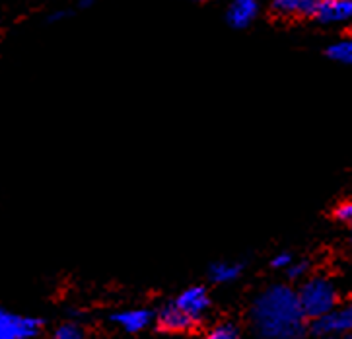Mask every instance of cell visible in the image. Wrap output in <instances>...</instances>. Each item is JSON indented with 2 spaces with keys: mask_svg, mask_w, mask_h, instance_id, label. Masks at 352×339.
<instances>
[{
  "mask_svg": "<svg viewBox=\"0 0 352 339\" xmlns=\"http://www.w3.org/2000/svg\"><path fill=\"white\" fill-rule=\"evenodd\" d=\"M150 320H152V314L148 310H142V308L125 310V312H119L113 316V322H117L129 333H137L140 329H144L150 324Z\"/></svg>",
  "mask_w": 352,
  "mask_h": 339,
  "instance_id": "30bf717a",
  "label": "cell"
},
{
  "mask_svg": "<svg viewBox=\"0 0 352 339\" xmlns=\"http://www.w3.org/2000/svg\"><path fill=\"white\" fill-rule=\"evenodd\" d=\"M319 0H274V14L283 18H302V16H314L318 8Z\"/></svg>",
  "mask_w": 352,
  "mask_h": 339,
  "instance_id": "9c48e42d",
  "label": "cell"
},
{
  "mask_svg": "<svg viewBox=\"0 0 352 339\" xmlns=\"http://www.w3.org/2000/svg\"><path fill=\"white\" fill-rule=\"evenodd\" d=\"M352 328V308L344 306V308H333L329 312L321 314V316L314 318V326L311 331L316 336H342Z\"/></svg>",
  "mask_w": 352,
  "mask_h": 339,
  "instance_id": "3957f363",
  "label": "cell"
},
{
  "mask_svg": "<svg viewBox=\"0 0 352 339\" xmlns=\"http://www.w3.org/2000/svg\"><path fill=\"white\" fill-rule=\"evenodd\" d=\"M251 324L259 339H302L306 333L298 294L286 285H274L255 300Z\"/></svg>",
  "mask_w": 352,
  "mask_h": 339,
  "instance_id": "6da1fadb",
  "label": "cell"
},
{
  "mask_svg": "<svg viewBox=\"0 0 352 339\" xmlns=\"http://www.w3.org/2000/svg\"><path fill=\"white\" fill-rule=\"evenodd\" d=\"M160 328L166 331H185V329L193 328V320L183 312L182 308H177L175 302L164 306L158 312Z\"/></svg>",
  "mask_w": 352,
  "mask_h": 339,
  "instance_id": "ba28073f",
  "label": "cell"
},
{
  "mask_svg": "<svg viewBox=\"0 0 352 339\" xmlns=\"http://www.w3.org/2000/svg\"><path fill=\"white\" fill-rule=\"evenodd\" d=\"M296 294H298V302H300L304 316L311 318V320L333 310L337 306V300H339L335 282L331 281L329 277H323V275L307 279Z\"/></svg>",
  "mask_w": 352,
  "mask_h": 339,
  "instance_id": "7a4b0ae2",
  "label": "cell"
},
{
  "mask_svg": "<svg viewBox=\"0 0 352 339\" xmlns=\"http://www.w3.org/2000/svg\"><path fill=\"white\" fill-rule=\"evenodd\" d=\"M327 56L337 61V63H342V65H351L352 61V41L351 39H341L337 43L327 49Z\"/></svg>",
  "mask_w": 352,
  "mask_h": 339,
  "instance_id": "7c38bea8",
  "label": "cell"
},
{
  "mask_svg": "<svg viewBox=\"0 0 352 339\" xmlns=\"http://www.w3.org/2000/svg\"><path fill=\"white\" fill-rule=\"evenodd\" d=\"M175 306L182 308L183 312L191 318L193 322H197V320L208 310L210 298H208V293H206L203 287H191V289L183 291V293L177 296Z\"/></svg>",
  "mask_w": 352,
  "mask_h": 339,
  "instance_id": "5b68a950",
  "label": "cell"
},
{
  "mask_svg": "<svg viewBox=\"0 0 352 339\" xmlns=\"http://www.w3.org/2000/svg\"><path fill=\"white\" fill-rule=\"evenodd\" d=\"M321 339H351V338H342V336H321Z\"/></svg>",
  "mask_w": 352,
  "mask_h": 339,
  "instance_id": "ac0fdd59",
  "label": "cell"
},
{
  "mask_svg": "<svg viewBox=\"0 0 352 339\" xmlns=\"http://www.w3.org/2000/svg\"><path fill=\"white\" fill-rule=\"evenodd\" d=\"M41 322L0 310V339H30L39 331Z\"/></svg>",
  "mask_w": 352,
  "mask_h": 339,
  "instance_id": "277c9868",
  "label": "cell"
},
{
  "mask_svg": "<svg viewBox=\"0 0 352 339\" xmlns=\"http://www.w3.org/2000/svg\"><path fill=\"white\" fill-rule=\"evenodd\" d=\"M206 339H239V331L232 324H224V326L212 329Z\"/></svg>",
  "mask_w": 352,
  "mask_h": 339,
  "instance_id": "4fadbf2b",
  "label": "cell"
},
{
  "mask_svg": "<svg viewBox=\"0 0 352 339\" xmlns=\"http://www.w3.org/2000/svg\"><path fill=\"white\" fill-rule=\"evenodd\" d=\"M55 339H82V329L76 324H63L57 329Z\"/></svg>",
  "mask_w": 352,
  "mask_h": 339,
  "instance_id": "5bb4252c",
  "label": "cell"
},
{
  "mask_svg": "<svg viewBox=\"0 0 352 339\" xmlns=\"http://www.w3.org/2000/svg\"><path fill=\"white\" fill-rule=\"evenodd\" d=\"M91 2H94V0H82L80 4H82V6H91Z\"/></svg>",
  "mask_w": 352,
  "mask_h": 339,
  "instance_id": "d6986e66",
  "label": "cell"
},
{
  "mask_svg": "<svg viewBox=\"0 0 352 339\" xmlns=\"http://www.w3.org/2000/svg\"><path fill=\"white\" fill-rule=\"evenodd\" d=\"M335 216H337L341 223H351L352 220V203L351 201H342L341 205H337V209H335Z\"/></svg>",
  "mask_w": 352,
  "mask_h": 339,
  "instance_id": "2e32d148",
  "label": "cell"
},
{
  "mask_svg": "<svg viewBox=\"0 0 352 339\" xmlns=\"http://www.w3.org/2000/svg\"><path fill=\"white\" fill-rule=\"evenodd\" d=\"M197 2H201V0H197Z\"/></svg>",
  "mask_w": 352,
  "mask_h": 339,
  "instance_id": "ffe728a7",
  "label": "cell"
},
{
  "mask_svg": "<svg viewBox=\"0 0 352 339\" xmlns=\"http://www.w3.org/2000/svg\"><path fill=\"white\" fill-rule=\"evenodd\" d=\"M288 269V277L290 279H300L307 273V263L306 261H290V265L286 267Z\"/></svg>",
  "mask_w": 352,
  "mask_h": 339,
  "instance_id": "9a60e30c",
  "label": "cell"
},
{
  "mask_svg": "<svg viewBox=\"0 0 352 339\" xmlns=\"http://www.w3.org/2000/svg\"><path fill=\"white\" fill-rule=\"evenodd\" d=\"M259 14V0H232L228 8V23L232 28H248Z\"/></svg>",
  "mask_w": 352,
  "mask_h": 339,
  "instance_id": "52a82bcc",
  "label": "cell"
},
{
  "mask_svg": "<svg viewBox=\"0 0 352 339\" xmlns=\"http://www.w3.org/2000/svg\"><path fill=\"white\" fill-rule=\"evenodd\" d=\"M292 261V256L290 254H278L276 258L273 260V267L274 269H286Z\"/></svg>",
  "mask_w": 352,
  "mask_h": 339,
  "instance_id": "e0dca14e",
  "label": "cell"
},
{
  "mask_svg": "<svg viewBox=\"0 0 352 339\" xmlns=\"http://www.w3.org/2000/svg\"><path fill=\"white\" fill-rule=\"evenodd\" d=\"M352 0H319L314 18L321 23H341L351 20Z\"/></svg>",
  "mask_w": 352,
  "mask_h": 339,
  "instance_id": "8992f818",
  "label": "cell"
},
{
  "mask_svg": "<svg viewBox=\"0 0 352 339\" xmlns=\"http://www.w3.org/2000/svg\"><path fill=\"white\" fill-rule=\"evenodd\" d=\"M239 273H241V265L238 263L218 261L210 267V279L214 282H232L238 279Z\"/></svg>",
  "mask_w": 352,
  "mask_h": 339,
  "instance_id": "8fae6325",
  "label": "cell"
}]
</instances>
